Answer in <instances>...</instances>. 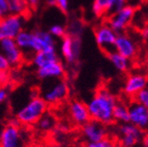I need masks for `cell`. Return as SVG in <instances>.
Here are the masks:
<instances>
[{
	"instance_id": "obj_30",
	"label": "cell",
	"mask_w": 148,
	"mask_h": 147,
	"mask_svg": "<svg viewBox=\"0 0 148 147\" xmlns=\"http://www.w3.org/2000/svg\"><path fill=\"white\" fill-rule=\"evenodd\" d=\"M9 14L7 0H0V20Z\"/></svg>"
},
{
	"instance_id": "obj_15",
	"label": "cell",
	"mask_w": 148,
	"mask_h": 147,
	"mask_svg": "<svg viewBox=\"0 0 148 147\" xmlns=\"http://www.w3.org/2000/svg\"><path fill=\"white\" fill-rule=\"evenodd\" d=\"M148 85V76L142 73H132L127 76L123 85V93L125 96L133 98L138 92Z\"/></svg>"
},
{
	"instance_id": "obj_36",
	"label": "cell",
	"mask_w": 148,
	"mask_h": 147,
	"mask_svg": "<svg viewBox=\"0 0 148 147\" xmlns=\"http://www.w3.org/2000/svg\"><path fill=\"white\" fill-rule=\"evenodd\" d=\"M31 147H44V146H39V145H34V146H31Z\"/></svg>"
},
{
	"instance_id": "obj_7",
	"label": "cell",
	"mask_w": 148,
	"mask_h": 147,
	"mask_svg": "<svg viewBox=\"0 0 148 147\" xmlns=\"http://www.w3.org/2000/svg\"><path fill=\"white\" fill-rule=\"evenodd\" d=\"M81 43L79 38L72 37L70 35H65L62 37L60 44V53L64 60L70 65L77 62L80 55Z\"/></svg>"
},
{
	"instance_id": "obj_28",
	"label": "cell",
	"mask_w": 148,
	"mask_h": 147,
	"mask_svg": "<svg viewBox=\"0 0 148 147\" xmlns=\"http://www.w3.org/2000/svg\"><path fill=\"white\" fill-rule=\"evenodd\" d=\"M9 95H10V89L8 85H0V105L4 104L8 100Z\"/></svg>"
},
{
	"instance_id": "obj_19",
	"label": "cell",
	"mask_w": 148,
	"mask_h": 147,
	"mask_svg": "<svg viewBox=\"0 0 148 147\" xmlns=\"http://www.w3.org/2000/svg\"><path fill=\"white\" fill-rule=\"evenodd\" d=\"M107 57H108L109 61L112 64V66L117 70L118 72H121V73H125L131 69V66H132V63L131 60L127 59V58L123 57V55L118 54L117 52L113 51L109 52L107 54Z\"/></svg>"
},
{
	"instance_id": "obj_23",
	"label": "cell",
	"mask_w": 148,
	"mask_h": 147,
	"mask_svg": "<svg viewBox=\"0 0 148 147\" xmlns=\"http://www.w3.org/2000/svg\"><path fill=\"white\" fill-rule=\"evenodd\" d=\"M127 5V0H109V4L107 7L106 14L105 16H109L111 14H115L116 12L120 10L125 6Z\"/></svg>"
},
{
	"instance_id": "obj_33",
	"label": "cell",
	"mask_w": 148,
	"mask_h": 147,
	"mask_svg": "<svg viewBox=\"0 0 148 147\" xmlns=\"http://www.w3.org/2000/svg\"><path fill=\"white\" fill-rule=\"evenodd\" d=\"M141 35L145 40H147L148 41V21L146 22V24L143 26V28H142Z\"/></svg>"
},
{
	"instance_id": "obj_24",
	"label": "cell",
	"mask_w": 148,
	"mask_h": 147,
	"mask_svg": "<svg viewBox=\"0 0 148 147\" xmlns=\"http://www.w3.org/2000/svg\"><path fill=\"white\" fill-rule=\"evenodd\" d=\"M109 4V0H95L92 3V12L96 16H104L106 14L107 7Z\"/></svg>"
},
{
	"instance_id": "obj_25",
	"label": "cell",
	"mask_w": 148,
	"mask_h": 147,
	"mask_svg": "<svg viewBox=\"0 0 148 147\" xmlns=\"http://www.w3.org/2000/svg\"><path fill=\"white\" fill-rule=\"evenodd\" d=\"M134 101L137 103L141 104L144 107L148 108V85L144 89H142L140 92H138L134 97H133Z\"/></svg>"
},
{
	"instance_id": "obj_21",
	"label": "cell",
	"mask_w": 148,
	"mask_h": 147,
	"mask_svg": "<svg viewBox=\"0 0 148 147\" xmlns=\"http://www.w3.org/2000/svg\"><path fill=\"white\" fill-rule=\"evenodd\" d=\"M7 4H8L9 14H12L25 16L30 9L27 0H7Z\"/></svg>"
},
{
	"instance_id": "obj_5",
	"label": "cell",
	"mask_w": 148,
	"mask_h": 147,
	"mask_svg": "<svg viewBox=\"0 0 148 147\" xmlns=\"http://www.w3.org/2000/svg\"><path fill=\"white\" fill-rule=\"evenodd\" d=\"M135 7L133 5H129L125 6L120 10L116 12L115 14H111L108 16V21L107 24L110 26L116 33H123L129 28L130 24L132 23L133 20L135 18Z\"/></svg>"
},
{
	"instance_id": "obj_34",
	"label": "cell",
	"mask_w": 148,
	"mask_h": 147,
	"mask_svg": "<svg viewBox=\"0 0 148 147\" xmlns=\"http://www.w3.org/2000/svg\"><path fill=\"white\" fill-rule=\"evenodd\" d=\"M27 2L29 4V6L32 7V8H35V7H37L39 5L40 0H27Z\"/></svg>"
},
{
	"instance_id": "obj_16",
	"label": "cell",
	"mask_w": 148,
	"mask_h": 147,
	"mask_svg": "<svg viewBox=\"0 0 148 147\" xmlns=\"http://www.w3.org/2000/svg\"><path fill=\"white\" fill-rule=\"evenodd\" d=\"M64 74L65 67L60 60L53 61L40 68H37V76L41 80L58 79V78H62Z\"/></svg>"
},
{
	"instance_id": "obj_11",
	"label": "cell",
	"mask_w": 148,
	"mask_h": 147,
	"mask_svg": "<svg viewBox=\"0 0 148 147\" xmlns=\"http://www.w3.org/2000/svg\"><path fill=\"white\" fill-rule=\"evenodd\" d=\"M113 49L130 60H133L138 53V46L136 41L125 32L117 34Z\"/></svg>"
},
{
	"instance_id": "obj_9",
	"label": "cell",
	"mask_w": 148,
	"mask_h": 147,
	"mask_svg": "<svg viewBox=\"0 0 148 147\" xmlns=\"http://www.w3.org/2000/svg\"><path fill=\"white\" fill-rule=\"evenodd\" d=\"M0 53L6 58L12 67L18 66L25 59L23 52L18 46L14 38L0 39Z\"/></svg>"
},
{
	"instance_id": "obj_1",
	"label": "cell",
	"mask_w": 148,
	"mask_h": 147,
	"mask_svg": "<svg viewBox=\"0 0 148 147\" xmlns=\"http://www.w3.org/2000/svg\"><path fill=\"white\" fill-rule=\"evenodd\" d=\"M116 103L117 100L114 95L106 87H101L98 89L86 104L90 120L101 122L104 126L111 124L113 122L112 113Z\"/></svg>"
},
{
	"instance_id": "obj_14",
	"label": "cell",
	"mask_w": 148,
	"mask_h": 147,
	"mask_svg": "<svg viewBox=\"0 0 148 147\" xmlns=\"http://www.w3.org/2000/svg\"><path fill=\"white\" fill-rule=\"evenodd\" d=\"M33 51L34 53L41 51H57L56 38L49 31H33Z\"/></svg>"
},
{
	"instance_id": "obj_18",
	"label": "cell",
	"mask_w": 148,
	"mask_h": 147,
	"mask_svg": "<svg viewBox=\"0 0 148 147\" xmlns=\"http://www.w3.org/2000/svg\"><path fill=\"white\" fill-rule=\"evenodd\" d=\"M30 60L36 68H40L44 65L53 62V61L60 60V59H59L57 51H41L33 54Z\"/></svg>"
},
{
	"instance_id": "obj_13",
	"label": "cell",
	"mask_w": 148,
	"mask_h": 147,
	"mask_svg": "<svg viewBox=\"0 0 148 147\" xmlns=\"http://www.w3.org/2000/svg\"><path fill=\"white\" fill-rule=\"evenodd\" d=\"M129 122L142 131L148 130V108L133 101L129 105Z\"/></svg>"
},
{
	"instance_id": "obj_6",
	"label": "cell",
	"mask_w": 148,
	"mask_h": 147,
	"mask_svg": "<svg viewBox=\"0 0 148 147\" xmlns=\"http://www.w3.org/2000/svg\"><path fill=\"white\" fill-rule=\"evenodd\" d=\"M25 16L12 14L4 16L0 20V39L16 38L18 33L24 30Z\"/></svg>"
},
{
	"instance_id": "obj_26",
	"label": "cell",
	"mask_w": 148,
	"mask_h": 147,
	"mask_svg": "<svg viewBox=\"0 0 148 147\" xmlns=\"http://www.w3.org/2000/svg\"><path fill=\"white\" fill-rule=\"evenodd\" d=\"M49 32L55 38H62L66 35V28L62 24H53L49 27Z\"/></svg>"
},
{
	"instance_id": "obj_37",
	"label": "cell",
	"mask_w": 148,
	"mask_h": 147,
	"mask_svg": "<svg viewBox=\"0 0 148 147\" xmlns=\"http://www.w3.org/2000/svg\"><path fill=\"white\" fill-rule=\"evenodd\" d=\"M146 63H147V66H148V55H147V58H146Z\"/></svg>"
},
{
	"instance_id": "obj_27",
	"label": "cell",
	"mask_w": 148,
	"mask_h": 147,
	"mask_svg": "<svg viewBox=\"0 0 148 147\" xmlns=\"http://www.w3.org/2000/svg\"><path fill=\"white\" fill-rule=\"evenodd\" d=\"M86 147H117V144L113 139L105 137V138H103L100 141H97V142L88 143Z\"/></svg>"
},
{
	"instance_id": "obj_29",
	"label": "cell",
	"mask_w": 148,
	"mask_h": 147,
	"mask_svg": "<svg viewBox=\"0 0 148 147\" xmlns=\"http://www.w3.org/2000/svg\"><path fill=\"white\" fill-rule=\"evenodd\" d=\"M51 1V3L59 7L61 10L66 12L69 8V0H49Z\"/></svg>"
},
{
	"instance_id": "obj_31",
	"label": "cell",
	"mask_w": 148,
	"mask_h": 147,
	"mask_svg": "<svg viewBox=\"0 0 148 147\" xmlns=\"http://www.w3.org/2000/svg\"><path fill=\"white\" fill-rule=\"evenodd\" d=\"M10 64L7 61V59L0 53V71H8L10 69Z\"/></svg>"
},
{
	"instance_id": "obj_22",
	"label": "cell",
	"mask_w": 148,
	"mask_h": 147,
	"mask_svg": "<svg viewBox=\"0 0 148 147\" xmlns=\"http://www.w3.org/2000/svg\"><path fill=\"white\" fill-rule=\"evenodd\" d=\"M35 124H36V128L38 131L45 132V133L46 132H51L56 126V118L53 114L46 111L39 120H37Z\"/></svg>"
},
{
	"instance_id": "obj_12",
	"label": "cell",
	"mask_w": 148,
	"mask_h": 147,
	"mask_svg": "<svg viewBox=\"0 0 148 147\" xmlns=\"http://www.w3.org/2000/svg\"><path fill=\"white\" fill-rule=\"evenodd\" d=\"M81 135L88 143L97 142L107 137L106 126L94 120H90L81 126Z\"/></svg>"
},
{
	"instance_id": "obj_10",
	"label": "cell",
	"mask_w": 148,
	"mask_h": 147,
	"mask_svg": "<svg viewBox=\"0 0 148 147\" xmlns=\"http://www.w3.org/2000/svg\"><path fill=\"white\" fill-rule=\"evenodd\" d=\"M116 36L117 33L108 24H102L98 26L95 30V39L98 46L107 54L113 51Z\"/></svg>"
},
{
	"instance_id": "obj_2",
	"label": "cell",
	"mask_w": 148,
	"mask_h": 147,
	"mask_svg": "<svg viewBox=\"0 0 148 147\" xmlns=\"http://www.w3.org/2000/svg\"><path fill=\"white\" fill-rule=\"evenodd\" d=\"M47 106L40 96H33L16 111L14 120L23 126H33L47 111Z\"/></svg>"
},
{
	"instance_id": "obj_35",
	"label": "cell",
	"mask_w": 148,
	"mask_h": 147,
	"mask_svg": "<svg viewBox=\"0 0 148 147\" xmlns=\"http://www.w3.org/2000/svg\"><path fill=\"white\" fill-rule=\"evenodd\" d=\"M142 144L143 147H148V132L142 137Z\"/></svg>"
},
{
	"instance_id": "obj_32",
	"label": "cell",
	"mask_w": 148,
	"mask_h": 147,
	"mask_svg": "<svg viewBox=\"0 0 148 147\" xmlns=\"http://www.w3.org/2000/svg\"><path fill=\"white\" fill-rule=\"evenodd\" d=\"M9 80V74L7 71H0V85L7 84Z\"/></svg>"
},
{
	"instance_id": "obj_4",
	"label": "cell",
	"mask_w": 148,
	"mask_h": 147,
	"mask_svg": "<svg viewBox=\"0 0 148 147\" xmlns=\"http://www.w3.org/2000/svg\"><path fill=\"white\" fill-rule=\"evenodd\" d=\"M27 133L16 120L0 131V147H27Z\"/></svg>"
},
{
	"instance_id": "obj_8",
	"label": "cell",
	"mask_w": 148,
	"mask_h": 147,
	"mask_svg": "<svg viewBox=\"0 0 148 147\" xmlns=\"http://www.w3.org/2000/svg\"><path fill=\"white\" fill-rule=\"evenodd\" d=\"M143 131L131 122L120 124L118 126V137L123 147H134L142 140Z\"/></svg>"
},
{
	"instance_id": "obj_20",
	"label": "cell",
	"mask_w": 148,
	"mask_h": 147,
	"mask_svg": "<svg viewBox=\"0 0 148 147\" xmlns=\"http://www.w3.org/2000/svg\"><path fill=\"white\" fill-rule=\"evenodd\" d=\"M113 122L118 124H125L129 122V105L123 102H118L115 104L113 108Z\"/></svg>"
},
{
	"instance_id": "obj_17",
	"label": "cell",
	"mask_w": 148,
	"mask_h": 147,
	"mask_svg": "<svg viewBox=\"0 0 148 147\" xmlns=\"http://www.w3.org/2000/svg\"><path fill=\"white\" fill-rule=\"evenodd\" d=\"M69 115L71 120L76 126H83L90 120L86 104L78 100H74L70 103Z\"/></svg>"
},
{
	"instance_id": "obj_3",
	"label": "cell",
	"mask_w": 148,
	"mask_h": 147,
	"mask_svg": "<svg viewBox=\"0 0 148 147\" xmlns=\"http://www.w3.org/2000/svg\"><path fill=\"white\" fill-rule=\"evenodd\" d=\"M43 81L45 82L42 85L40 97L47 105H58L67 99L69 95V87L65 80L58 78Z\"/></svg>"
}]
</instances>
